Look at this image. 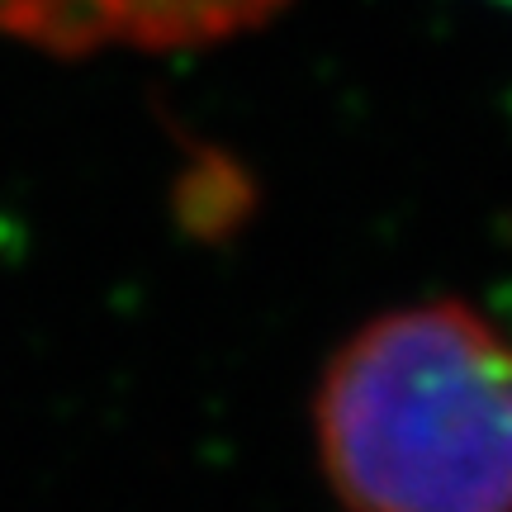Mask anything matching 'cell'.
Here are the masks:
<instances>
[{
	"mask_svg": "<svg viewBox=\"0 0 512 512\" xmlns=\"http://www.w3.org/2000/svg\"><path fill=\"white\" fill-rule=\"evenodd\" d=\"M309 413L342 512H512V332L470 299L366 318Z\"/></svg>",
	"mask_w": 512,
	"mask_h": 512,
	"instance_id": "6da1fadb",
	"label": "cell"
},
{
	"mask_svg": "<svg viewBox=\"0 0 512 512\" xmlns=\"http://www.w3.org/2000/svg\"><path fill=\"white\" fill-rule=\"evenodd\" d=\"M294 0H0V38L48 57L204 53L280 19Z\"/></svg>",
	"mask_w": 512,
	"mask_h": 512,
	"instance_id": "7a4b0ae2",
	"label": "cell"
}]
</instances>
